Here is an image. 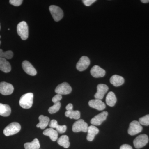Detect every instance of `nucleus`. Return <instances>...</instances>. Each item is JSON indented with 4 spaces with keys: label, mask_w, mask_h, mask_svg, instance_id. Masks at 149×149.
I'll use <instances>...</instances> for the list:
<instances>
[{
    "label": "nucleus",
    "mask_w": 149,
    "mask_h": 149,
    "mask_svg": "<svg viewBox=\"0 0 149 149\" xmlns=\"http://www.w3.org/2000/svg\"><path fill=\"white\" fill-rule=\"evenodd\" d=\"M96 1V0H83V2L85 6H91L92 4L95 3Z\"/></svg>",
    "instance_id": "32"
},
{
    "label": "nucleus",
    "mask_w": 149,
    "mask_h": 149,
    "mask_svg": "<svg viewBox=\"0 0 149 149\" xmlns=\"http://www.w3.org/2000/svg\"><path fill=\"white\" fill-rule=\"evenodd\" d=\"M108 113L106 111H103L100 114L97 115L91 120V122L92 125H100L103 121L107 119Z\"/></svg>",
    "instance_id": "10"
},
{
    "label": "nucleus",
    "mask_w": 149,
    "mask_h": 149,
    "mask_svg": "<svg viewBox=\"0 0 149 149\" xmlns=\"http://www.w3.org/2000/svg\"><path fill=\"white\" fill-rule=\"evenodd\" d=\"M24 147L25 149H40V142L38 139H35L30 143H25Z\"/></svg>",
    "instance_id": "25"
},
{
    "label": "nucleus",
    "mask_w": 149,
    "mask_h": 149,
    "mask_svg": "<svg viewBox=\"0 0 149 149\" xmlns=\"http://www.w3.org/2000/svg\"><path fill=\"white\" fill-rule=\"evenodd\" d=\"M1 41H0V45H1Z\"/></svg>",
    "instance_id": "36"
},
{
    "label": "nucleus",
    "mask_w": 149,
    "mask_h": 149,
    "mask_svg": "<svg viewBox=\"0 0 149 149\" xmlns=\"http://www.w3.org/2000/svg\"><path fill=\"white\" fill-rule=\"evenodd\" d=\"M0 29H1V26H0Z\"/></svg>",
    "instance_id": "38"
},
{
    "label": "nucleus",
    "mask_w": 149,
    "mask_h": 149,
    "mask_svg": "<svg viewBox=\"0 0 149 149\" xmlns=\"http://www.w3.org/2000/svg\"><path fill=\"white\" fill-rule=\"evenodd\" d=\"M89 106L99 111L103 110L106 108V105L101 100L95 99L90 100L88 103Z\"/></svg>",
    "instance_id": "14"
},
{
    "label": "nucleus",
    "mask_w": 149,
    "mask_h": 149,
    "mask_svg": "<svg viewBox=\"0 0 149 149\" xmlns=\"http://www.w3.org/2000/svg\"><path fill=\"white\" fill-rule=\"evenodd\" d=\"M13 53L12 51H7L4 52L2 49H0V57L5 58L6 59H10L13 57Z\"/></svg>",
    "instance_id": "27"
},
{
    "label": "nucleus",
    "mask_w": 149,
    "mask_h": 149,
    "mask_svg": "<svg viewBox=\"0 0 149 149\" xmlns=\"http://www.w3.org/2000/svg\"><path fill=\"white\" fill-rule=\"evenodd\" d=\"M34 95L32 93H26L22 95L19 101V104L22 107L26 109L30 108L33 102Z\"/></svg>",
    "instance_id": "1"
},
{
    "label": "nucleus",
    "mask_w": 149,
    "mask_h": 149,
    "mask_svg": "<svg viewBox=\"0 0 149 149\" xmlns=\"http://www.w3.org/2000/svg\"><path fill=\"white\" fill-rule=\"evenodd\" d=\"M49 127L51 128H56L58 133H63L66 131L67 126L65 125H60L58 124L57 121L54 119L52 120L49 123Z\"/></svg>",
    "instance_id": "17"
},
{
    "label": "nucleus",
    "mask_w": 149,
    "mask_h": 149,
    "mask_svg": "<svg viewBox=\"0 0 149 149\" xmlns=\"http://www.w3.org/2000/svg\"><path fill=\"white\" fill-rule=\"evenodd\" d=\"M1 35H0V39H1Z\"/></svg>",
    "instance_id": "37"
},
{
    "label": "nucleus",
    "mask_w": 149,
    "mask_h": 149,
    "mask_svg": "<svg viewBox=\"0 0 149 149\" xmlns=\"http://www.w3.org/2000/svg\"><path fill=\"white\" fill-rule=\"evenodd\" d=\"M17 30L18 35L20 36L22 40H27L29 36V30L27 22L22 21L17 24Z\"/></svg>",
    "instance_id": "3"
},
{
    "label": "nucleus",
    "mask_w": 149,
    "mask_h": 149,
    "mask_svg": "<svg viewBox=\"0 0 149 149\" xmlns=\"http://www.w3.org/2000/svg\"><path fill=\"white\" fill-rule=\"evenodd\" d=\"M61 107V104L60 102H58L54 104L53 106L49 107L48 111L50 114H54L59 110Z\"/></svg>",
    "instance_id": "28"
},
{
    "label": "nucleus",
    "mask_w": 149,
    "mask_h": 149,
    "mask_svg": "<svg viewBox=\"0 0 149 149\" xmlns=\"http://www.w3.org/2000/svg\"><path fill=\"white\" fill-rule=\"evenodd\" d=\"M21 128V125L18 123H11L4 129V134L6 136H12L19 132Z\"/></svg>",
    "instance_id": "2"
},
{
    "label": "nucleus",
    "mask_w": 149,
    "mask_h": 149,
    "mask_svg": "<svg viewBox=\"0 0 149 149\" xmlns=\"http://www.w3.org/2000/svg\"><path fill=\"white\" fill-rule=\"evenodd\" d=\"M14 87L12 85L6 83L2 82L0 83V93L4 95H8L13 93Z\"/></svg>",
    "instance_id": "9"
},
{
    "label": "nucleus",
    "mask_w": 149,
    "mask_h": 149,
    "mask_svg": "<svg viewBox=\"0 0 149 149\" xmlns=\"http://www.w3.org/2000/svg\"><path fill=\"white\" fill-rule=\"evenodd\" d=\"M49 10L53 18L56 22L60 21L63 17V11L58 6L55 5L50 6Z\"/></svg>",
    "instance_id": "4"
},
{
    "label": "nucleus",
    "mask_w": 149,
    "mask_h": 149,
    "mask_svg": "<svg viewBox=\"0 0 149 149\" xmlns=\"http://www.w3.org/2000/svg\"><path fill=\"white\" fill-rule=\"evenodd\" d=\"M57 143L58 145L63 147L65 148H69L70 143L69 141V138L66 135H63L58 139Z\"/></svg>",
    "instance_id": "24"
},
{
    "label": "nucleus",
    "mask_w": 149,
    "mask_h": 149,
    "mask_svg": "<svg viewBox=\"0 0 149 149\" xmlns=\"http://www.w3.org/2000/svg\"><path fill=\"white\" fill-rule=\"evenodd\" d=\"M120 149H133V148L130 145L124 144L120 147Z\"/></svg>",
    "instance_id": "33"
},
{
    "label": "nucleus",
    "mask_w": 149,
    "mask_h": 149,
    "mask_svg": "<svg viewBox=\"0 0 149 149\" xmlns=\"http://www.w3.org/2000/svg\"><path fill=\"white\" fill-rule=\"evenodd\" d=\"M23 1L22 0H10V3L15 6H19L22 4Z\"/></svg>",
    "instance_id": "30"
},
{
    "label": "nucleus",
    "mask_w": 149,
    "mask_h": 149,
    "mask_svg": "<svg viewBox=\"0 0 149 149\" xmlns=\"http://www.w3.org/2000/svg\"><path fill=\"white\" fill-rule=\"evenodd\" d=\"M124 79L122 76L117 74L112 76L110 79V82L115 87L121 86L124 83Z\"/></svg>",
    "instance_id": "18"
},
{
    "label": "nucleus",
    "mask_w": 149,
    "mask_h": 149,
    "mask_svg": "<svg viewBox=\"0 0 149 149\" xmlns=\"http://www.w3.org/2000/svg\"><path fill=\"white\" fill-rule=\"evenodd\" d=\"M55 92L59 95H68L72 92V88L68 83L64 82L58 85L56 88Z\"/></svg>",
    "instance_id": "7"
},
{
    "label": "nucleus",
    "mask_w": 149,
    "mask_h": 149,
    "mask_svg": "<svg viewBox=\"0 0 149 149\" xmlns=\"http://www.w3.org/2000/svg\"><path fill=\"white\" fill-rule=\"evenodd\" d=\"M11 112V109L8 105L0 103V115L7 117L10 115Z\"/></svg>",
    "instance_id": "23"
},
{
    "label": "nucleus",
    "mask_w": 149,
    "mask_h": 149,
    "mask_svg": "<svg viewBox=\"0 0 149 149\" xmlns=\"http://www.w3.org/2000/svg\"><path fill=\"white\" fill-rule=\"evenodd\" d=\"M108 90V87L105 84H99L97 86V93L95 95V98L100 100L103 99L105 94Z\"/></svg>",
    "instance_id": "12"
},
{
    "label": "nucleus",
    "mask_w": 149,
    "mask_h": 149,
    "mask_svg": "<svg viewBox=\"0 0 149 149\" xmlns=\"http://www.w3.org/2000/svg\"><path fill=\"white\" fill-rule=\"evenodd\" d=\"M67 111L73 109V105L72 104L70 103L67 105L66 107H65Z\"/></svg>",
    "instance_id": "34"
},
{
    "label": "nucleus",
    "mask_w": 149,
    "mask_h": 149,
    "mask_svg": "<svg viewBox=\"0 0 149 149\" xmlns=\"http://www.w3.org/2000/svg\"><path fill=\"white\" fill-rule=\"evenodd\" d=\"M62 98V97L61 95L57 94L53 97L52 101L53 102L54 104L58 102H60V101L61 100Z\"/></svg>",
    "instance_id": "31"
},
{
    "label": "nucleus",
    "mask_w": 149,
    "mask_h": 149,
    "mask_svg": "<svg viewBox=\"0 0 149 149\" xmlns=\"http://www.w3.org/2000/svg\"><path fill=\"white\" fill-rule=\"evenodd\" d=\"M88 123L83 119H80L74 123L72 125V130L74 133L82 132L86 133L88 130Z\"/></svg>",
    "instance_id": "5"
},
{
    "label": "nucleus",
    "mask_w": 149,
    "mask_h": 149,
    "mask_svg": "<svg viewBox=\"0 0 149 149\" xmlns=\"http://www.w3.org/2000/svg\"><path fill=\"white\" fill-rule=\"evenodd\" d=\"M87 132L88 133L87 136V140L89 141H92L96 135L99 133V130L96 126L92 125L88 126Z\"/></svg>",
    "instance_id": "16"
},
{
    "label": "nucleus",
    "mask_w": 149,
    "mask_h": 149,
    "mask_svg": "<svg viewBox=\"0 0 149 149\" xmlns=\"http://www.w3.org/2000/svg\"><path fill=\"white\" fill-rule=\"evenodd\" d=\"M148 141V137L147 135L141 134L135 139L133 141V144L136 148L140 149L146 146Z\"/></svg>",
    "instance_id": "6"
},
{
    "label": "nucleus",
    "mask_w": 149,
    "mask_h": 149,
    "mask_svg": "<svg viewBox=\"0 0 149 149\" xmlns=\"http://www.w3.org/2000/svg\"><path fill=\"white\" fill-rule=\"evenodd\" d=\"M117 99L114 93L109 92L107 94L106 98V102L108 105L110 107H113L116 103Z\"/></svg>",
    "instance_id": "22"
},
{
    "label": "nucleus",
    "mask_w": 149,
    "mask_h": 149,
    "mask_svg": "<svg viewBox=\"0 0 149 149\" xmlns=\"http://www.w3.org/2000/svg\"><path fill=\"white\" fill-rule=\"evenodd\" d=\"M43 134L45 136L49 137L51 140L53 141H56L58 138V133L56 130H54V128L46 129L43 132Z\"/></svg>",
    "instance_id": "20"
},
{
    "label": "nucleus",
    "mask_w": 149,
    "mask_h": 149,
    "mask_svg": "<svg viewBox=\"0 0 149 149\" xmlns=\"http://www.w3.org/2000/svg\"><path fill=\"white\" fill-rule=\"evenodd\" d=\"M139 122L141 125H149V114L146 115L143 117L140 118Z\"/></svg>",
    "instance_id": "29"
},
{
    "label": "nucleus",
    "mask_w": 149,
    "mask_h": 149,
    "mask_svg": "<svg viewBox=\"0 0 149 149\" xmlns=\"http://www.w3.org/2000/svg\"><path fill=\"white\" fill-rule=\"evenodd\" d=\"M91 73L93 77L99 78L103 77L105 75L106 71L98 65H95L91 69Z\"/></svg>",
    "instance_id": "15"
},
{
    "label": "nucleus",
    "mask_w": 149,
    "mask_h": 149,
    "mask_svg": "<svg viewBox=\"0 0 149 149\" xmlns=\"http://www.w3.org/2000/svg\"><path fill=\"white\" fill-rule=\"evenodd\" d=\"M0 70L8 73L11 70V66L10 63L5 58L0 57Z\"/></svg>",
    "instance_id": "19"
},
{
    "label": "nucleus",
    "mask_w": 149,
    "mask_h": 149,
    "mask_svg": "<svg viewBox=\"0 0 149 149\" xmlns=\"http://www.w3.org/2000/svg\"><path fill=\"white\" fill-rule=\"evenodd\" d=\"M22 68L24 72L31 76H35L37 74V70L29 62L24 61L22 63Z\"/></svg>",
    "instance_id": "13"
},
{
    "label": "nucleus",
    "mask_w": 149,
    "mask_h": 149,
    "mask_svg": "<svg viewBox=\"0 0 149 149\" xmlns=\"http://www.w3.org/2000/svg\"><path fill=\"white\" fill-rule=\"evenodd\" d=\"M141 2L144 3H149V0H141Z\"/></svg>",
    "instance_id": "35"
},
{
    "label": "nucleus",
    "mask_w": 149,
    "mask_h": 149,
    "mask_svg": "<svg viewBox=\"0 0 149 149\" xmlns=\"http://www.w3.org/2000/svg\"><path fill=\"white\" fill-rule=\"evenodd\" d=\"M143 130V127L141 126L139 121L133 120L130 123L128 129V133L130 136H134L141 133Z\"/></svg>",
    "instance_id": "8"
},
{
    "label": "nucleus",
    "mask_w": 149,
    "mask_h": 149,
    "mask_svg": "<svg viewBox=\"0 0 149 149\" xmlns=\"http://www.w3.org/2000/svg\"><path fill=\"white\" fill-rule=\"evenodd\" d=\"M40 122L37 125V128H40L42 129H44L49 125V118L47 116H44L40 115L39 117Z\"/></svg>",
    "instance_id": "21"
},
{
    "label": "nucleus",
    "mask_w": 149,
    "mask_h": 149,
    "mask_svg": "<svg viewBox=\"0 0 149 149\" xmlns=\"http://www.w3.org/2000/svg\"><path fill=\"white\" fill-rule=\"evenodd\" d=\"M91 61L88 57L83 56L81 57L76 64V68L80 71L85 70L90 65Z\"/></svg>",
    "instance_id": "11"
},
{
    "label": "nucleus",
    "mask_w": 149,
    "mask_h": 149,
    "mask_svg": "<svg viewBox=\"0 0 149 149\" xmlns=\"http://www.w3.org/2000/svg\"><path fill=\"white\" fill-rule=\"evenodd\" d=\"M65 116L70 119H79L80 117V112L79 111H74L73 109L67 111L65 112Z\"/></svg>",
    "instance_id": "26"
}]
</instances>
